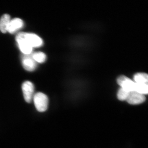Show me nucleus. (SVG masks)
I'll return each mask as SVG.
<instances>
[{"label": "nucleus", "mask_w": 148, "mask_h": 148, "mask_svg": "<svg viewBox=\"0 0 148 148\" xmlns=\"http://www.w3.org/2000/svg\"><path fill=\"white\" fill-rule=\"evenodd\" d=\"M35 107L37 110L40 112H45L49 105V99L45 94L41 92L35 94L33 97Z\"/></svg>", "instance_id": "nucleus-1"}, {"label": "nucleus", "mask_w": 148, "mask_h": 148, "mask_svg": "<svg viewBox=\"0 0 148 148\" xmlns=\"http://www.w3.org/2000/svg\"><path fill=\"white\" fill-rule=\"evenodd\" d=\"M16 39L22 52L25 55L31 54L32 51L33 47L25 38V32L18 33L16 35Z\"/></svg>", "instance_id": "nucleus-2"}, {"label": "nucleus", "mask_w": 148, "mask_h": 148, "mask_svg": "<svg viewBox=\"0 0 148 148\" xmlns=\"http://www.w3.org/2000/svg\"><path fill=\"white\" fill-rule=\"evenodd\" d=\"M22 88L25 100L28 103H31L35 94L34 84L30 81H26L22 85Z\"/></svg>", "instance_id": "nucleus-3"}, {"label": "nucleus", "mask_w": 148, "mask_h": 148, "mask_svg": "<svg viewBox=\"0 0 148 148\" xmlns=\"http://www.w3.org/2000/svg\"><path fill=\"white\" fill-rule=\"evenodd\" d=\"M118 84L125 90L129 92L134 91L136 83L124 75L120 76L117 79Z\"/></svg>", "instance_id": "nucleus-4"}, {"label": "nucleus", "mask_w": 148, "mask_h": 148, "mask_svg": "<svg viewBox=\"0 0 148 148\" xmlns=\"http://www.w3.org/2000/svg\"><path fill=\"white\" fill-rule=\"evenodd\" d=\"M145 100V95L133 91L129 92L126 101L130 104L138 105L143 103Z\"/></svg>", "instance_id": "nucleus-5"}, {"label": "nucleus", "mask_w": 148, "mask_h": 148, "mask_svg": "<svg viewBox=\"0 0 148 148\" xmlns=\"http://www.w3.org/2000/svg\"><path fill=\"white\" fill-rule=\"evenodd\" d=\"M25 36L33 48L40 47L43 43L42 39L36 34L25 33Z\"/></svg>", "instance_id": "nucleus-6"}, {"label": "nucleus", "mask_w": 148, "mask_h": 148, "mask_svg": "<svg viewBox=\"0 0 148 148\" xmlns=\"http://www.w3.org/2000/svg\"><path fill=\"white\" fill-rule=\"evenodd\" d=\"M23 25V22L20 18H16L11 20L7 29V32L11 34H14L22 28Z\"/></svg>", "instance_id": "nucleus-7"}, {"label": "nucleus", "mask_w": 148, "mask_h": 148, "mask_svg": "<svg viewBox=\"0 0 148 148\" xmlns=\"http://www.w3.org/2000/svg\"><path fill=\"white\" fill-rule=\"evenodd\" d=\"M22 64L24 69L29 71H34L36 67V62L29 55H25L23 57Z\"/></svg>", "instance_id": "nucleus-8"}, {"label": "nucleus", "mask_w": 148, "mask_h": 148, "mask_svg": "<svg viewBox=\"0 0 148 148\" xmlns=\"http://www.w3.org/2000/svg\"><path fill=\"white\" fill-rule=\"evenodd\" d=\"M10 20V16L8 14H5L1 16L0 19V30L1 32L7 33Z\"/></svg>", "instance_id": "nucleus-9"}, {"label": "nucleus", "mask_w": 148, "mask_h": 148, "mask_svg": "<svg viewBox=\"0 0 148 148\" xmlns=\"http://www.w3.org/2000/svg\"><path fill=\"white\" fill-rule=\"evenodd\" d=\"M134 82L140 84H148V76L145 73H137L134 76Z\"/></svg>", "instance_id": "nucleus-10"}, {"label": "nucleus", "mask_w": 148, "mask_h": 148, "mask_svg": "<svg viewBox=\"0 0 148 148\" xmlns=\"http://www.w3.org/2000/svg\"><path fill=\"white\" fill-rule=\"evenodd\" d=\"M134 91L144 95L147 94L148 92V84L136 83Z\"/></svg>", "instance_id": "nucleus-11"}, {"label": "nucleus", "mask_w": 148, "mask_h": 148, "mask_svg": "<svg viewBox=\"0 0 148 148\" xmlns=\"http://www.w3.org/2000/svg\"><path fill=\"white\" fill-rule=\"evenodd\" d=\"M31 56L35 61L40 63L45 62L46 59V55L42 52L35 53Z\"/></svg>", "instance_id": "nucleus-12"}, {"label": "nucleus", "mask_w": 148, "mask_h": 148, "mask_svg": "<svg viewBox=\"0 0 148 148\" xmlns=\"http://www.w3.org/2000/svg\"><path fill=\"white\" fill-rule=\"evenodd\" d=\"M129 92L123 88H120L117 93L118 99L121 101H126Z\"/></svg>", "instance_id": "nucleus-13"}]
</instances>
